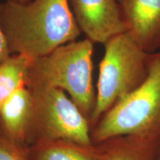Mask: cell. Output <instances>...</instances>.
Wrapping results in <instances>:
<instances>
[{
	"instance_id": "obj_1",
	"label": "cell",
	"mask_w": 160,
	"mask_h": 160,
	"mask_svg": "<svg viewBox=\"0 0 160 160\" xmlns=\"http://www.w3.org/2000/svg\"><path fill=\"white\" fill-rule=\"evenodd\" d=\"M0 26L11 54L33 59L77 40L81 33L70 0H5L0 2Z\"/></svg>"
},
{
	"instance_id": "obj_2",
	"label": "cell",
	"mask_w": 160,
	"mask_h": 160,
	"mask_svg": "<svg viewBox=\"0 0 160 160\" xmlns=\"http://www.w3.org/2000/svg\"><path fill=\"white\" fill-rule=\"evenodd\" d=\"M93 43L74 40L32 62L26 86L48 87L65 91L90 120L95 107L93 85Z\"/></svg>"
},
{
	"instance_id": "obj_3",
	"label": "cell",
	"mask_w": 160,
	"mask_h": 160,
	"mask_svg": "<svg viewBox=\"0 0 160 160\" xmlns=\"http://www.w3.org/2000/svg\"><path fill=\"white\" fill-rule=\"evenodd\" d=\"M125 136L160 141V51L152 53L141 85L119 99L91 134L93 143L97 144Z\"/></svg>"
},
{
	"instance_id": "obj_4",
	"label": "cell",
	"mask_w": 160,
	"mask_h": 160,
	"mask_svg": "<svg viewBox=\"0 0 160 160\" xmlns=\"http://www.w3.org/2000/svg\"><path fill=\"white\" fill-rule=\"evenodd\" d=\"M104 46L92 124L98 123L119 99L141 85L153 53L145 51L128 31L111 38Z\"/></svg>"
},
{
	"instance_id": "obj_5",
	"label": "cell",
	"mask_w": 160,
	"mask_h": 160,
	"mask_svg": "<svg viewBox=\"0 0 160 160\" xmlns=\"http://www.w3.org/2000/svg\"><path fill=\"white\" fill-rule=\"evenodd\" d=\"M30 89L33 97L31 131H35L38 142L65 141L92 145L88 119L65 91L48 87Z\"/></svg>"
},
{
	"instance_id": "obj_6",
	"label": "cell",
	"mask_w": 160,
	"mask_h": 160,
	"mask_svg": "<svg viewBox=\"0 0 160 160\" xmlns=\"http://www.w3.org/2000/svg\"><path fill=\"white\" fill-rule=\"evenodd\" d=\"M81 33L93 43L105 44L128 31L121 5L117 0H70Z\"/></svg>"
},
{
	"instance_id": "obj_7",
	"label": "cell",
	"mask_w": 160,
	"mask_h": 160,
	"mask_svg": "<svg viewBox=\"0 0 160 160\" xmlns=\"http://www.w3.org/2000/svg\"><path fill=\"white\" fill-rule=\"evenodd\" d=\"M121 8L128 31L152 53L160 45V0H124Z\"/></svg>"
},
{
	"instance_id": "obj_8",
	"label": "cell",
	"mask_w": 160,
	"mask_h": 160,
	"mask_svg": "<svg viewBox=\"0 0 160 160\" xmlns=\"http://www.w3.org/2000/svg\"><path fill=\"white\" fill-rule=\"evenodd\" d=\"M33 97L27 86L20 88L0 106V122L5 137L17 145L23 143L31 131Z\"/></svg>"
},
{
	"instance_id": "obj_9",
	"label": "cell",
	"mask_w": 160,
	"mask_h": 160,
	"mask_svg": "<svg viewBox=\"0 0 160 160\" xmlns=\"http://www.w3.org/2000/svg\"><path fill=\"white\" fill-rule=\"evenodd\" d=\"M159 143L134 136L113 138L104 142L102 160H153Z\"/></svg>"
},
{
	"instance_id": "obj_10",
	"label": "cell",
	"mask_w": 160,
	"mask_h": 160,
	"mask_svg": "<svg viewBox=\"0 0 160 160\" xmlns=\"http://www.w3.org/2000/svg\"><path fill=\"white\" fill-rule=\"evenodd\" d=\"M33 160H102L101 149L65 141L38 142Z\"/></svg>"
},
{
	"instance_id": "obj_11",
	"label": "cell",
	"mask_w": 160,
	"mask_h": 160,
	"mask_svg": "<svg viewBox=\"0 0 160 160\" xmlns=\"http://www.w3.org/2000/svg\"><path fill=\"white\" fill-rule=\"evenodd\" d=\"M33 60L25 55L16 53L0 65V106L18 89L26 85Z\"/></svg>"
},
{
	"instance_id": "obj_12",
	"label": "cell",
	"mask_w": 160,
	"mask_h": 160,
	"mask_svg": "<svg viewBox=\"0 0 160 160\" xmlns=\"http://www.w3.org/2000/svg\"><path fill=\"white\" fill-rule=\"evenodd\" d=\"M0 160H28V158L19 145L0 136Z\"/></svg>"
},
{
	"instance_id": "obj_13",
	"label": "cell",
	"mask_w": 160,
	"mask_h": 160,
	"mask_svg": "<svg viewBox=\"0 0 160 160\" xmlns=\"http://www.w3.org/2000/svg\"><path fill=\"white\" fill-rule=\"evenodd\" d=\"M11 56L7 39L0 26V65Z\"/></svg>"
},
{
	"instance_id": "obj_14",
	"label": "cell",
	"mask_w": 160,
	"mask_h": 160,
	"mask_svg": "<svg viewBox=\"0 0 160 160\" xmlns=\"http://www.w3.org/2000/svg\"><path fill=\"white\" fill-rule=\"evenodd\" d=\"M12 1H18V2H26L28 0H12Z\"/></svg>"
},
{
	"instance_id": "obj_15",
	"label": "cell",
	"mask_w": 160,
	"mask_h": 160,
	"mask_svg": "<svg viewBox=\"0 0 160 160\" xmlns=\"http://www.w3.org/2000/svg\"><path fill=\"white\" fill-rule=\"evenodd\" d=\"M119 1L120 2V3H122V2H124V0H119Z\"/></svg>"
}]
</instances>
